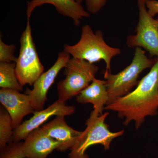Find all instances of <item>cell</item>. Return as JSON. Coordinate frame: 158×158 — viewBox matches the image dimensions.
<instances>
[{
    "label": "cell",
    "instance_id": "1",
    "mask_svg": "<svg viewBox=\"0 0 158 158\" xmlns=\"http://www.w3.org/2000/svg\"><path fill=\"white\" fill-rule=\"evenodd\" d=\"M104 109L117 113L118 117L124 120V125L134 122L136 130L141 127L146 117L157 115L158 58L135 90L116 99Z\"/></svg>",
    "mask_w": 158,
    "mask_h": 158
},
{
    "label": "cell",
    "instance_id": "2",
    "mask_svg": "<svg viewBox=\"0 0 158 158\" xmlns=\"http://www.w3.org/2000/svg\"><path fill=\"white\" fill-rule=\"evenodd\" d=\"M64 51L77 59H83L90 63L104 61L106 72H111V61L113 57L120 55V49L112 47L107 44L103 34L100 30L94 32L89 25L82 29L81 39L74 45L65 44Z\"/></svg>",
    "mask_w": 158,
    "mask_h": 158
},
{
    "label": "cell",
    "instance_id": "3",
    "mask_svg": "<svg viewBox=\"0 0 158 158\" xmlns=\"http://www.w3.org/2000/svg\"><path fill=\"white\" fill-rule=\"evenodd\" d=\"M155 62V60L148 58L141 48L137 47L135 50L132 61L123 70L116 74L105 71L104 78L106 81L109 95L106 105L131 92L138 85V79L140 73L145 69L152 67Z\"/></svg>",
    "mask_w": 158,
    "mask_h": 158
},
{
    "label": "cell",
    "instance_id": "4",
    "mask_svg": "<svg viewBox=\"0 0 158 158\" xmlns=\"http://www.w3.org/2000/svg\"><path fill=\"white\" fill-rule=\"evenodd\" d=\"M109 114L107 112L102 115L91 112L86 121V129L70 149L69 158H89L86 151L90 146L96 144H100L108 150L113 139L123 135L124 130L113 132L109 129L105 122Z\"/></svg>",
    "mask_w": 158,
    "mask_h": 158
},
{
    "label": "cell",
    "instance_id": "5",
    "mask_svg": "<svg viewBox=\"0 0 158 158\" xmlns=\"http://www.w3.org/2000/svg\"><path fill=\"white\" fill-rule=\"evenodd\" d=\"M64 68L65 78L57 84L58 100L63 102L77 96L92 82L99 71L94 63L73 57Z\"/></svg>",
    "mask_w": 158,
    "mask_h": 158
},
{
    "label": "cell",
    "instance_id": "6",
    "mask_svg": "<svg viewBox=\"0 0 158 158\" xmlns=\"http://www.w3.org/2000/svg\"><path fill=\"white\" fill-rule=\"evenodd\" d=\"M20 48L15 62V73L22 87L32 86L44 73V67L40 60L32 37L30 20H27L25 29L20 38Z\"/></svg>",
    "mask_w": 158,
    "mask_h": 158
},
{
    "label": "cell",
    "instance_id": "7",
    "mask_svg": "<svg viewBox=\"0 0 158 158\" xmlns=\"http://www.w3.org/2000/svg\"><path fill=\"white\" fill-rule=\"evenodd\" d=\"M139 20L136 34L127 37L126 44L130 48H143L152 56L158 58V27L150 15L145 0H138Z\"/></svg>",
    "mask_w": 158,
    "mask_h": 158
},
{
    "label": "cell",
    "instance_id": "8",
    "mask_svg": "<svg viewBox=\"0 0 158 158\" xmlns=\"http://www.w3.org/2000/svg\"><path fill=\"white\" fill-rule=\"evenodd\" d=\"M70 56L63 51L58 54V58L53 65L48 70L43 73L33 85V88H27L25 93L28 95L34 111L44 108L47 100L48 92L53 84L60 70L65 67Z\"/></svg>",
    "mask_w": 158,
    "mask_h": 158
},
{
    "label": "cell",
    "instance_id": "9",
    "mask_svg": "<svg viewBox=\"0 0 158 158\" xmlns=\"http://www.w3.org/2000/svg\"><path fill=\"white\" fill-rule=\"evenodd\" d=\"M75 110V107L67 106L65 102L58 100L45 109L35 111L31 118L14 129L11 141H21L24 140L29 133L40 127L41 125L52 116L65 117L73 114Z\"/></svg>",
    "mask_w": 158,
    "mask_h": 158
},
{
    "label": "cell",
    "instance_id": "10",
    "mask_svg": "<svg viewBox=\"0 0 158 158\" xmlns=\"http://www.w3.org/2000/svg\"><path fill=\"white\" fill-rule=\"evenodd\" d=\"M0 102L11 116L14 129L22 123L25 116L35 111L28 95L14 89L1 88Z\"/></svg>",
    "mask_w": 158,
    "mask_h": 158
},
{
    "label": "cell",
    "instance_id": "11",
    "mask_svg": "<svg viewBox=\"0 0 158 158\" xmlns=\"http://www.w3.org/2000/svg\"><path fill=\"white\" fill-rule=\"evenodd\" d=\"M59 146V142L48 135L41 127L29 133L23 142L25 158H47Z\"/></svg>",
    "mask_w": 158,
    "mask_h": 158
},
{
    "label": "cell",
    "instance_id": "12",
    "mask_svg": "<svg viewBox=\"0 0 158 158\" xmlns=\"http://www.w3.org/2000/svg\"><path fill=\"white\" fill-rule=\"evenodd\" d=\"M65 117L56 116L41 127L48 135L59 142L60 146L57 150L62 152L70 149L82 132L69 126L65 122Z\"/></svg>",
    "mask_w": 158,
    "mask_h": 158
},
{
    "label": "cell",
    "instance_id": "13",
    "mask_svg": "<svg viewBox=\"0 0 158 158\" xmlns=\"http://www.w3.org/2000/svg\"><path fill=\"white\" fill-rule=\"evenodd\" d=\"M46 4L53 5L59 14L71 19L76 26L80 25L82 18L90 16V13L75 0H32L27 3V20H30L35 8Z\"/></svg>",
    "mask_w": 158,
    "mask_h": 158
},
{
    "label": "cell",
    "instance_id": "14",
    "mask_svg": "<svg viewBox=\"0 0 158 158\" xmlns=\"http://www.w3.org/2000/svg\"><path fill=\"white\" fill-rule=\"evenodd\" d=\"M76 100L79 103L92 104L94 109L92 112L102 115L109 100L106 81L95 78L76 97Z\"/></svg>",
    "mask_w": 158,
    "mask_h": 158
},
{
    "label": "cell",
    "instance_id": "15",
    "mask_svg": "<svg viewBox=\"0 0 158 158\" xmlns=\"http://www.w3.org/2000/svg\"><path fill=\"white\" fill-rule=\"evenodd\" d=\"M15 63L0 62V87L22 91L15 73Z\"/></svg>",
    "mask_w": 158,
    "mask_h": 158
},
{
    "label": "cell",
    "instance_id": "16",
    "mask_svg": "<svg viewBox=\"0 0 158 158\" xmlns=\"http://www.w3.org/2000/svg\"><path fill=\"white\" fill-rule=\"evenodd\" d=\"M14 128L11 116L5 108L0 110V149L11 141Z\"/></svg>",
    "mask_w": 158,
    "mask_h": 158
},
{
    "label": "cell",
    "instance_id": "17",
    "mask_svg": "<svg viewBox=\"0 0 158 158\" xmlns=\"http://www.w3.org/2000/svg\"><path fill=\"white\" fill-rule=\"evenodd\" d=\"M0 158H25L23 142L11 141L1 150Z\"/></svg>",
    "mask_w": 158,
    "mask_h": 158
},
{
    "label": "cell",
    "instance_id": "18",
    "mask_svg": "<svg viewBox=\"0 0 158 158\" xmlns=\"http://www.w3.org/2000/svg\"><path fill=\"white\" fill-rule=\"evenodd\" d=\"M16 47L14 44H7L0 38V62H15L17 58L15 56V51Z\"/></svg>",
    "mask_w": 158,
    "mask_h": 158
},
{
    "label": "cell",
    "instance_id": "19",
    "mask_svg": "<svg viewBox=\"0 0 158 158\" xmlns=\"http://www.w3.org/2000/svg\"><path fill=\"white\" fill-rule=\"evenodd\" d=\"M106 2L107 0H87V9L90 13L97 14L104 7Z\"/></svg>",
    "mask_w": 158,
    "mask_h": 158
},
{
    "label": "cell",
    "instance_id": "20",
    "mask_svg": "<svg viewBox=\"0 0 158 158\" xmlns=\"http://www.w3.org/2000/svg\"><path fill=\"white\" fill-rule=\"evenodd\" d=\"M145 4L148 11L151 16L154 17L158 14V1L145 0Z\"/></svg>",
    "mask_w": 158,
    "mask_h": 158
},
{
    "label": "cell",
    "instance_id": "21",
    "mask_svg": "<svg viewBox=\"0 0 158 158\" xmlns=\"http://www.w3.org/2000/svg\"><path fill=\"white\" fill-rule=\"evenodd\" d=\"M75 1L79 3V4H81V3L82 2H84V1L86 2L87 0H75Z\"/></svg>",
    "mask_w": 158,
    "mask_h": 158
},
{
    "label": "cell",
    "instance_id": "22",
    "mask_svg": "<svg viewBox=\"0 0 158 158\" xmlns=\"http://www.w3.org/2000/svg\"><path fill=\"white\" fill-rule=\"evenodd\" d=\"M155 22L156 24L157 25V26L158 27V18L156 19H155Z\"/></svg>",
    "mask_w": 158,
    "mask_h": 158
}]
</instances>
